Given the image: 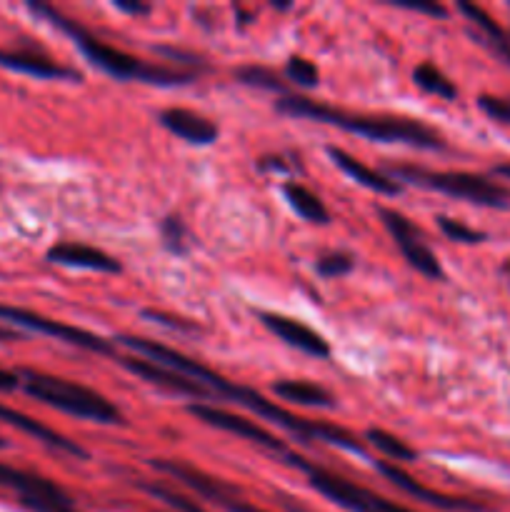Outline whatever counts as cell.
Segmentation results:
<instances>
[{
    "label": "cell",
    "instance_id": "cell-31",
    "mask_svg": "<svg viewBox=\"0 0 510 512\" xmlns=\"http://www.w3.org/2000/svg\"><path fill=\"white\" fill-rule=\"evenodd\" d=\"M395 5H398V8H405V10H418V13L438 15V18H445V15H448V10L438 3H403V0H398Z\"/></svg>",
    "mask_w": 510,
    "mask_h": 512
},
{
    "label": "cell",
    "instance_id": "cell-4",
    "mask_svg": "<svg viewBox=\"0 0 510 512\" xmlns=\"http://www.w3.org/2000/svg\"><path fill=\"white\" fill-rule=\"evenodd\" d=\"M20 388L30 395V398L40 400L43 405L60 410V413L75 415V418L93 420V423L103 425H120L123 415L120 410L103 398L95 390L85 388V385L70 383V380L55 378V375L35 373V370H18Z\"/></svg>",
    "mask_w": 510,
    "mask_h": 512
},
{
    "label": "cell",
    "instance_id": "cell-30",
    "mask_svg": "<svg viewBox=\"0 0 510 512\" xmlns=\"http://www.w3.org/2000/svg\"><path fill=\"white\" fill-rule=\"evenodd\" d=\"M238 78L248 85H258V88L265 90H280L278 75L270 73V70L258 68V65H250V68H240Z\"/></svg>",
    "mask_w": 510,
    "mask_h": 512
},
{
    "label": "cell",
    "instance_id": "cell-16",
    "mask_svg": "<svg viewBox=\"0 0 510 512\" xmlns=\"http://www.w3.org/2000/svg\"><path fill=\"white\" fill-rule=\"evenodd\" d=\"M0 68L33 75V78L78 80V73H75V70L55 63V60H50L48 55L30 53V50H0Z\"/></svg>",
    "mask_w": 510,
    "mask_h": 512
},
{
    "label": "cell",
    "instance_id": "cell-24",
    "mask_svg": "<svg viewBox=\"0 0 510 512\" xmlns=\"http://www.w3.org/2000/svg\"><path fill=\"white\" fill-rule=\"evenodd\" d=\"M438 228L443 230L445 238L453 240V243L475 245V243H483L485 240V235L480 233V230H473L470 225L460 223V220H453V218H445V215H440L438 218Z\"/></svg>",
    "mask_w": 510,
    "mask_h": 512
},
{
    "label": "cell",
    "instance_id": "cell-38",
    "mask_svg": "<svg viewBox=\"0 0 510 512\" xmlns=\"http://www.w3.org/2000/svg\"><path fill=\"white\" fill-rule=\"evenodd\" d=\"M0 448H5V443H3V438H0Z\"/></svg>",
    "mask_w": 510,
    "mask_h": 512
},
{
    "label": "cell",
    "instance_id": "cell-34",
    "mask_svg": "<svg viewBox=\"0 0 510 512\" xmlns=\"http://www.w3.org/2000/svg\"><path fill=\"white\" fill-rule=\"evenodd\" d=\"M115 8L123 10V13H128V15H145V13H150V5L148 3H125V0H118V3H115Z\"/></svg>",
    "mask_w": 510,
    "mask_h": 512
},
{
    "label": "cell",
    "instance_id": "cell-15",
    "mask_svg": "<svg viewBox=\"0 0 510 512\" xmlns=\"http://www.w3.org/2000/svg\"><path fill=\"white\" fill-rule=\"evenodd\" d=\"M118 363L123 365V368H128L133 375H138V378L148 380V383H153V385H160V388L173 390V393L198 395V398H205V395H208V390H205L203 385L193 383V380L183 378V375L173 373V370L163 368V365L153 363V360L133 358V355H123V358H118Z\"/></svg>",
    "mask_w": 510,
    "mask_h": 512
},
{
    "label": "cell",
    "instance_id": "cell-9",
    "mask_svg": "<svg viewBox=\"0 0 510 512\" xmlns=\"http://www.w3.org/2000/svg\"><path fill=\"white\" fill-rule=\"evenodd\" d=\"M380 218H383V225L388 228V233L393 235L395 245L403 253V258L418 270L420 275L430 280L443 278V270H440L438 258L433 255V250L423 243L420 233L415 230V225L410 223L405 215L395 213V210H380Z\"/></svg>",
    "mask_w": 510,
    "mask_h": 512
},
{
    "label": "cell",
    "instance_id": "cell-20",
    "mask_svg": "<svg viewBox=\"0 0 510 512\" xmlns=\"http://www.w3.org/2000/svg\"><path fill=\"white\" fill-rule=\"evenodd\" d=\"M275 398L288 400V403L298 405H310V408H333L335 400L328 390H323L320 385L305 383V380H278L273 385Z\"/></svg>",
    "mask_w": 510,
    "mask_h": 512
},
{
    "label": "cell",
    "instance_id": "cell-17",
    "mask_svg": "<svg viewBox=\"0 0 510 512\" xmlns=\"http://www.w3.org/2000/svg\"><path fill=\"white\" fill-rule=\"evenodd\" d=\"M0 420L8 425H13V428H18L20 433H28L33 435L35 440H40V443L50 445V448L60 450V453H68V455H75V458H88V453H85L80 445H75L73 440H68L65 435L55 433L53 428H48V425L38 423L35 418H30V415L20 413V410H13L8 408V405L0 403Z\"/></svg>",
    "mask_w": 510,
    "mask_h": 512
},
{
    "label": "cell",
    "instance_id": "cell-37",
    "mask_svg": "<svg viewBox=\"0 0 510 512\" xmlns=\"http://www.w3.org/2000/svg\"><path fill=\"white\" fill-rule=\"evenodd\" d=\"M503 273L508 275V278H510V260H505V265H503Z\"/></svg>",
    "mask_w": 510,
    "mask_h": 512
},
{
    "label": "cell",
    "instance_id": "cell-6",
    "mask_svg": "<svg viewBox=\"0 0 510 512\" xmlns=\"http://www.w3.org/2000/svg\"><path fill=\"white\" fill-rule=\"evenodd\" d=\"M280 455H283V460H288L293 468L303 470V473L310 478V485H313L320 495H325L330 503L340 505V508H345L348 512H413L398 503H390V500H385L383 495L373 493V490L360 488V485L348 483V480L330 473V470L308 463V460L300 458V455L288 453V450H283Z\"/></svg>",
    "mask_w": 510,
    "mask_h": 512
},
{
    "label": "cell",
    "instance_id": "cell-13",
    "mask_svg": "<svg viewBox=\"0 0 510 512\" xmlns=\"http://www.w3.org/2000/svg\"><path fill=\"white\" fill-rule=\"evenodd\" d=\"M160 125L165 130H170L173 135H178V138H183L185 143L193 145L215 143L220 133L213 120L185 108H170L165 113H160Z\"/></svg>",
    "mask_w": 510,
    "mask_h": 512
},
{
    "label": "cell",
    "instance_id": "cell-11",
    "mask_svg": "<svg viewBox=\"0 0 510 512\" xmlns=\"http://www.w3.org/2000/svg\"><path fill=\"white\" fill-rule=\"evenodd\" d=\"M378 473H383L390 483L398 485L403 493L413 495L415 500H423V503L435 505L438 510H448V512H485V505L475 503V500L468 498H453V495L438 493V490H430L425 485H420L418 480H413V475L405 473L403 468H398L395 463H388V460H378L375 463Z\"/></svg>",
    "mask_w": 510,
    "mask_h": 512
},
{
    "label": "cell",
    "instance_id": "cell-22",
    "mask_svg": "<svg viewBox=\"0 0 510 512\" xmlns=\"http://www.w3.org/2000/svg\"><path fill=\"white\" fill-rule=\"evenodd\" d=\"M413 80L420 90H425V93L438 95V98H443V100L458 98V88L453 85V80H450L443 70L435 68L433 63L415 65Z\"/></svg>",
    "mask_w": 510,
    "mask_h": 512
},
{
    "label": "cell",
    "instance_id": "cell-14",
    "mask_svg": "<svg viewBox=\"0 0 510 512\" xmlns=\"http://www.w3.org/2000/svg\"><path fill=\"white\" fill-rule=\"evenodd\" d=\"M45 258L55 265H68V268L95 270V273H120V263L110 258L108 253L98 248H90L83 243H58L48 250Z\"/></svg>",
    "mask_w": 510,
    "mask_h": 512
},
{
    "label": "cell",
    "instance_id": "cell-32",
    "mask_svg": "<svg viewBox=\"0 0 510 512\" xmlns=\"http://www.w3.org/2000/svg\"><path fill=\"white\" fill-rule=\"evenodd\" d=\"M145 318H153V320H158V323H163V325H168V328H178V330H193V323H180V320H173V318H168V315H163V313H155V310H145Z\"/></svg>",
    "mask_w": 510,
    "mask_h": 512
},
{
    "label": "cell",
    "instance_id": "cell-1",
    "mask_svg": "<svg viewBox=\"0 0 510 512\" xmlns=\"http://www.w3.org/2000/svg\"><path fill=\"white\" fill-rule=\"evenodd\" d=\"M120 343L128 345L130 350H135L140 358L153 360V363L163 365V368L173 370V373L183 375V378L193 380V383L203 385V388L208 385L213 393H220V395H225V398L235 400V403L245 405V408L253 410V413L260 415V418L273 420V423H278L280 428L290 430V433H293L295 438L303 440V443L318 440V443L335 445V448L348 450V453L365 455L363 445H360L358 440H355L345 428H338V425H330V423H315V420L298 418V415L288 413V410L278 408L275 403L265 400L263 395L255 393V390L233 385L230 380H225L223 375L213 373V370L205 368L203 363L188 358V355H183L180 350H173V348H168V345H160V343H155V340H148V338H130V335H125Z\"/></svg>",
    "mask_w": 510,
    "mask_h": 512
},
{
    "label": "cell",
    "instance_id": "cell-36",
    "mask_svg": "<svg viewBox=\"0 0 510 512\" xmlns=\"http://www.w3.org/2000/svg\"><path fill=\"white\" fill-rule=\"evenodd\" d=\"M493 173H495V175H500V178L510 180V163H500V165H495Z\"/></svg>",
    "mask_w": 510,
    "mask_h": 512
},
{
    "label": "cell",
    "instance_id": "cell-18",
    "mask_svg": "<svg viewBox=\"0 0 510 512\" xmlns=\"http://www.w3.org/2000/svg\"><path fill=\"white\" fill-rule=\"evenodd\" d=\"M328 155L333 158V163L338 165L345 175H348V178H353L355 183H360L363 188L375 190V193H380V195H398L400 193L398 180H393L390 175H383V173H378V170L368 168V165H363L358 158H353L350 153H345V150L328 148Z\"/></svg>",
    "mask_w": 510,
    "mask_h": 512
},
{
    "label": "cell",
    "instance_id": "cell-28",
    "mask_svg": "<svg viewBox=\"0 0 510 512\" xmlns=\"http://www.w3.org/2000/svg\"><path fill=\"white\" fill-rule=\"evenodd\" d=\"M143 488L148 490L150 495L160 498V500H163V503H168L170 508H175L178 512H205L198 503H195V500H188V498H185V495L175 493V490L163 488V485H143Z\"/></svg>",
    "mask_w": 510,
    "mask_h": 512
},
{
    "label": "cell",
    "instance_id": "cell-10",
    "mask_svg": "<svg viewBox=\"0 0 510 512\" xmlns=\"http://www.w3.org/2000/svg\"><path fill=\"white\" fill-rule=\"evenodd\" d=\"M188 413L195 415L200 423L210 425V428H218V430H225V433H233V435H238V438L250 440V443L263 445V448L273 450V453H283V450H285L283 443H280L275 435H270L268 430L263 428V425H258L255 420L243 418V415L228 413V410L215 408V405H205V403L190 405Z\"/></svg>",
    "mask_w": 510,
    "mask_h": 512
},
{
    "label": "cell",
    "instance_id": "cell-26",
    "mask_svg": "<svg viewBox=\"0 0 510 512\" xmlns=\"http://www.w3.org/2000/svg\"><path fill=\"white\" fill-rule=\"evenodd\" d=\"M160 235H163V243L170 253H185V248H188V233H185V225L178 215H170L163 220Z\"/></svg>",
    "mask_w": 510,
    "mask_h": 512
},
{
    "label": "cell",
    "instance_id": "cell-33",
    "mask_svg": "<svg viewBox=\"0 0 510 512\" xmlns=\"http://www.w3.org/2000/svg\"><path fill=\"white\" fill-rule=\"evenodd\" d=\"M20 388V375L13 370L0 368V393H10V390Z\"/></svg>",
    "mask_w": 510,
    "mask_h": 512
},
{
    "label": "cell",
    "instance_id": "cell-23",
    "mask_svg": "<svg viewBox=\"0 0 510 512\" xmlns=\"http://www.w3.org/2000/svg\"><path fill=\"white\" fill-rule=\"evenodd\" d=\"M368 443L373 445L380 455H385V458H388V463L398 465V463H410V460H415V450L410 448V445H405L403 440L395 438V435H390V433H385V430H380V428L368 430Z\"/></svg>",
    "mask_w": 510,
    "mask_h": 512
},
{
    "label": "cell",
    "instance_id": "cell-19",
    "mask_svg": "<svg viewBox=\"0 0 510 512\" xmlns=\"http://www.w3.org/2000/svg\"><path fill=\"white\" fill-rule=\"evenodd\" d=\"M458 10L465 15V18L470 20V23L475 25V28L480 30L483 40L490 45V48L495 50V55H500V58H503L505 63L510 65V38H508V33H505V30L500 28V25L495 23V20L490 18V15L485 13L483 8H478V5L458 3Z\"/></svg>",
    "mask_w": 510,
    "mask_h": 512
},
{
    "label": "cell",
    "instance_id": "cell-12",
    "mask_svg": "<svg viewBox=\"0 0 510 512\" xmlns=\"http://www.w3.org/2000/svg\"><path fill=\"white\" fill-rule=\"evenodd\" d=\"M260 320H263V325L275 338H280L290 348L300 350L305 355H313V358H328L330 355L328 340L305 323H300V320L278 313H260Z\"/></svg>",
    "mask_w": 510,
    "mask_h": 512
},
{
    "label": "cell",
    "instance_id": "cell-35",
    "mask_svg": "<svg viewBox=\"0 0 510 512\" xmlns=\"http://www.w3.org/2000/svg\"><path fill=\"white\" fill-rule=\"evenodd\" d=\"M13 340H18V333L0 325V343H13Z\"/></svg>",
    "mask_w": 510,
    "mask_h": 512
},
{
    "label": "cell",
    "instance_id": "cell-8",
    "mask_svg": "<svg viewBox=\"0 0 510 512\" xmlns=\"http://www.w3.org/2000/svg\"><path fill=\"white\" fill-rule=\"evenodd\" d=\"M0 488L10 490L25 508L33 512H80L53 480L28 473V470L0 463Z\"/></svg>",
    "mask_w": 510,
    "mask_h": 512
},
{
    "label": "cell",
    "instance_id": "cell-25",
    "mask_svg": "<svg viewBox=\"0 0 510 512\" xmlns=\"http://www.w3.org/2000/svg\"><path fill=\"white\" fill-rule=\"evenodd\" d=\"M285 75H288V80H293L295 85H303V88H315L318 85V68H315L310 60L300 58V55H293V58L285 63Z\"/></svg>",
    "mask_w": 510,
    "mask_h": 512
},
{
    "label": "cell",
    "instance_id": "cell-3",
    "mask_svg": "<svg viewBox=\"0 0 510 512\" xmlns=\"http://www.w3.org/2000/svg\"><path fill=\"white\" fill-rule=\"evenodd\" d=\"M28 8L33 10V13L43 15V18L48 20V23H53L55 28L63 30V33L78 45L80 53H83L95 68L105 70V73L113 75V78L143 80V83H153V85H183L195 78V75L188 73V70H170V68H160V65H148L145 60L135 58V55H128L123 53V50L113 48V45L103 43L98 35H93L88 28H83L78 20L63 15L58 8H53V5L30 3Z\"/></svg>",
    "mask_w": 510,
    "mask_h": 512
},
{
    "label": "cell",
    "instance_id": "cell-29",
    "mask_svg": "<svg viewBox=\"0 0 510 512\" xmlns=\"http://www.w3.org/2000/svg\"><path fill=\"white\" fill-rule=\"evenodd\" d=\"M480 110L495 123L510 125V98H495V95H480Z\"/></svg>",
    "mask_w": 510,
    "mask_h": 512
},
{
    "label": "cell",
    "instance_id": "cell-21",
    "mask_svg": "<svg viewBox=\"0 0 510 512\" xmlns=\"http://www.w3.org/2000/svg\"><path fill=\"white\" fill-rule=\"evenodd\" d=\"M283 195L290 203V208H293L300 218L308 220V223L325 225L330 220L328 208L323 205V200H320L313 190L305 188V185L295 183V180H288V183L283 185Z\"/></svg>",
    "mask_w": 510,
    "mask_h": 512
},
{
    "label": "cell",
    "instance_id": "cell-5",
    "mask_svg": "<svg viewBox=\"0 0 510 512\" xmlns=\"http://www.w3.org/2000/svg\"><path fill=\"white\" fill-rule=\"evenodd\" d=\"M393 180L423 185V188L438 190L450 198L468 200L475 205H485V208H508L510 205V190L475 173H433L420 165L403 163L393 168Z\"/></svg>",
    "mask_w": 510,
    "mask_h": 512
},
{
    "label": "cell",
    "instance_id": "cell-27",
    "mask_svg": "<svg viewBox=\"0 0 510 512\" xmlns=\"http://www.w3.org/2000/svg\"><path fill=\"white\" fill-rule=\"evenodd\" d=\"M353 265H355L353 255L328 253L318 260V275H323V278H330V280L343 278V275H348L350 270H353Z\"/></svg>",
    "mask_w": 510,
    "mask_h": 512
},
{
    "label": "cell",
    "instance_id": "cell-7",
    "mask_svg": "<svg viewBox=\"0 0 510 512\" xmlns=\"http://www.w3.org/2000/svg\"><path fill=\"white\" fill-rule=\"evenodd\" d=\"M0 323L18 325V328L33 330V333L48 335V338H55V340H63V343L75 345V348H83V350H90V353H100V355H110V358H115V350L110 340L100 338V335L95 333H88V330L83 328H75V325H65L60 323V320L45 318V315L33 313V310L0 303Z\"/></svg>",
    "mask_w": 510,
    "mask_h": 512
},
{
    "label": "cell",
    "instance_id": "cell-2",
    "mask_svg": "<svg viewBox=\"0 0 510 512\" xmlns=\"http://www.w3.org/2000/svg\"><path fill=\"white\" fill-rule=\"evenodd\" d=\"M278 110L293 118H308L315 123L335 125L348 133H358L378 143H405L425 150H443L445 143L438 130L413 118H393V115H360L348 110L333 108L320 100H310L305 95H283L278 100Z\"/></svg>",
    "mask_w": 510,
    "mask_h": 512
}]
</instances>
